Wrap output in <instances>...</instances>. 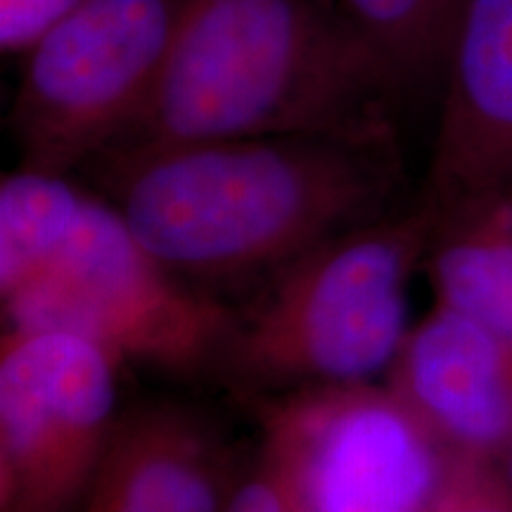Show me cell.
Wrapping results in <instances>:
<instances>
[{"mask_svg":"<svg viewBox=\"0 0 512 512\" xmlns=\"http://www.w3.org/2000/svg\"><path fill=\"white\" fill-rule=\"evenodd\" d=\"M76 176L159 264L230 304L325 242L411 204L396 128L114 152Z\"/></svg>","mask_w":512,"mask_h":512,"instance_id":"cell-1","label":"cell"},{"mask_svg":"<svg viewBox=\"0 0 512 512\" xmlns=\"http://www.w3.org/2000/svg\"><path fill=\"white\" fill-rule=\"evenodd\" d=\"M403 102L337 0H185L150 98L100 155L226 138L392 131Z\"/></svg>","mask_w":512,"mask_h":512,"instance_id":"cell-2","label":"cell"},{"mask_svg":"<svg viewBox=\"0 0 512 512\" xmlns=\"http://www.w3.org/2000/svg\"><path fill=\"white\" fill-rule=\"evenodd\" d=\"M432 219L420 200L313 249L233 304L211 387L247 408L304 389L380 382L408 330Z\"/></svg>","mask_w":512,"mask_h":512,"instance_id":"cell-3","label":"cell"},{"mask_svg":"<svg viewBox=\"0 0 512 512\" xmlns=\"http://www.w3.org/2000/svg\"><path fill=\"white\" fill-rule=\"evenodd\" d=\"M0 306L3 330L69 332L119 368L209 387L235 318L159 264L93 188L60 254Z\"/></svg>","mask_w":512,"mask_h":512,"instance_id":"cell-4","label":"cell"},{"mask_svg":"<svg viewBox=\"0 0 512 512\" xmlns=\"http://www.w3.org/2000/svg\"><path fill=\"white\" fill-rule=\"evenodd\" d=\"M185 0H81L24 53L8 112L19 164L76 174L136 117Z\"/></svg>","mask_w":512,"mask_h":512,"instance_id":"cell-5","label":"cell"},{"mask_svg":"<svg viewBox=\"0 0 512 512\" xmlns=\"http://www.w3.org/2000/svg\"><path fill=\"white\" fill-rule=\"evenodd\" d=\"M294 512H425L456 460L380 382L247 406Z\"/></svg>","mask_w":512,"mask_h":512,"instance_id":"cell-6","label":"cell"},{"mask_svg":"<svg viewBox=\"0 0 512 512\" xmlns=\"http://www.w3.org/2000/svg\"><path fill=\"white\" fill-rule=\"evenodd\" d=\"M119 366L55 330L0 337V512H79L117 430Z\"/></svg>","mask_w":512,"mask_h":512,"instance_id":"cell-7","label":"cell"},{"mask_svg":"<svg viewBox=\"0 0 512 512\" xmlns=\"http://www.w3.org/2000/svg\"><path fill=\"white\" fill-rule=\"evenodd\" d=\"M418 200L432 223L512 207V0L465 3Z\"/></svg>","mask_w":512,"mask_h":512,"instance_id":"cell-8","label":"cell"},{"mask_svg":"<svg viewBox=\"0 0 512 512\" xmlns=\"http://www.w3.org/2000/svg\"><path fill=\"white\" fill-rule=\"evenodd\" d=\"M384 384L456 463L496 465L512 444V342L434 302Z\"/></svg>","mask_w":512,"mask_h":512,"instance_id":"cell-9","label":"cell"},{"mask_svg":"<svg viewBox=\"0 0 512 512\" xmlns=\"http://www.w3.org/2000/svg\"><path fill=\"white\" fill-rule=\"evenodd\" d=\"M247 456L197 403H128L79 512H223Z\"/></svg>","mask_w":512,"mask_h":512,"instance_id":"cell-10","label":"cell"},{"mask_svg":"<svg viewBox=\"0 0 512 512\" xmlns=\"http://www.w3.org/2000/svg\"><path fill=\"white\" fill-rule=\"evenodd\" d=\"M422 271L434 302L512 342V207L432 223Z\"/></svg>","mask_w":512,"mask_h":512,"instance_id":"cell-11","label":"cell"},{"mask_svg":"<svg viewBox=\"0 0 512 512\" xmlns=\"http://www.w3.org/2000/svg\"><path fill=\"white\" fill-rule=\"evenodd\" d=\"M91 188L76 174L19 164L0 181V299L46 268L74 233Z\"/></svg>","mask_w":512,"mask_h":512,"instance_id":"cell-12","label":"cell"},{"mask_svg":"<svg viewBox=\"0 0 512 512\" xmlns=\"http://www.w3.org/2000/svg\"><path fill=\"white\" fill-rule=\"evenodd\" d=\"M375 48L403 100L441 86L467 0H337Z\"/></svg>","mask_w":512,"mask_h":512,"instance_id":"cell-13","label":"cell"},{"mask_svg":"<svg viewBox=\"0 0 512 512\" xmlns=\"http://www.w3.org/2000/svg\"><path fill=\"white\" fill-rule=\"evenodd\" d=\"M425 512H512V491L496 465L453 463Z\"/></svg>","mask_w":512,"mask_h":512,"instance_id":"cell-14","label":"cell"},{"mask_svg":"<svg viewBox=\"0 0 512 512\" xmlns=\"http://www.w3.org/2000/svg\"><path fill=\"white\" fill-rule=\"evenodd\" d=\"M81 0H0V48L24 55Z\"/></svg>","mask_w":512,"mask_h":512,"instance_id":"cell-15","label":"cell"},{"mask_svg":"<svg viewBox=\"0 0 512 512\" xmlns=\"http://www.w3.org/2000/svg\"><path fill=\"white\" fill-rule=\"evenodd\" d=\"M496 467H498V472H501V477H503V482L508 484V489L512 491V444H510V448L508 451L503 453V458L498 460L496 463Z\"/></svg>","mask_w":512,"mask_h":512,"instance_id":"cell-16","label":"cell"}]
</instances>
